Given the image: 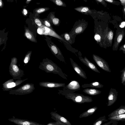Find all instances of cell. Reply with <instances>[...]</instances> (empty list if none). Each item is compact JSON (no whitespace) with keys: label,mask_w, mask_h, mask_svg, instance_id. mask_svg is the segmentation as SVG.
Returning a JSON list of instances; mask_svg holds the SVG:
<instances>
[{"label":"cell","mask_w":125,"mask_h":125,"mask_svg":"<svg viewBox=\"0 0 125 125\" xmlns=\"http://www.w3.org/2000/svg\"><path fill=\"white\" fill-rule=\"evenodd\" d=\"M39 68L46 73L57 74L62 78L67 80V76L63 73L62 69L55 63L47 58L43 59L40 63Z\"/></svg>","instance_id":"6da1fadb"},{"label":"cell","mask_w":125,"mask_h":125,"mask_svg":"<svg viewBox=\"0 0 125 125\" xmlns=\"http://www.w3.org/2000/svg\"><path fill=\"white\" fill-rule=\"evenodd\" d=\"M58 94L65 96L67 99L71 100L76 103L82 104L90 103L93 101L92 97H90L76 93L68 90H58Z\"/></svg>","instance_id":"7a4b0ae2"},{"label":"cell","mask_w":125,"mask_h":125,"mask_svg":"<svg viewBox=\"0 0 125 125\" xmlns=\"http://www.w3.org/2000/svg\"><path fill=\"white\" fill-rule=\"evenodd\" d=\"M18 61L15 57L12 58L9 65V71L10 74L14 80H21L24 75V71L19 67L17 65Z\"/></svg>","instance_id":"3957f363"},{"label":"cell","mask_w":125,"mask_h":125,"mask_svg":"<svg viewBox=\"0 0 125 125\" xmlns=\"http://www.w3.org/2000/svg\"><path fill=\"white\" fill-rule=\"evenodd\" d=\"M35 88L32 83H27L16 89H12L9 92L10 94L22 95L32 93Z\"/></svg>","instance_id":"277c9868"},{"label":"cell","mask_w":125,"mask_h":125,"mask_svg":"<svg viewBox=\"0 0 125 125\" xmlns=\"http://www.w3.org/2000/svg\"><path fill=\"white\" fill-rule=\"evenodd\" d=\"M28 78L23 80H17L14 81L13 78L10 79L2 84V89L4 91H9L12 90V88L18 86L27 80Z\"/></svg>","instance_id":"5b68a950"},{"label":"cell","mask_w":125,"mask_h":125,"mask_svg":"<svg viewBox=\"0 0 125 125\" xmlns=\"http://www.w3.org/2000/svg\"><path fill=\"white\" fill-rule=\"evenodd\" d=\"M93 57L96 63L102 69L107 72H111V70L110 69L108 63L104 60L94 54H93Z\"/></svg>","instance_id":"8992f818"},{"label":"cell","mask_w":125,"mask_h":125,"mask_svg":"<svg viewBox=\"0 0 125 125\" xmlns=\"http://www.w3.org/2000/svg\"><path fill=\"white\" fill-rule=\"evenodd\" d=\"M8 120L17 125H45L28 120L16 118L14 116L9 119Z\"/></svg>","instance_id":"52a82bcc"},{"label":"cell","mask_w":125,"mask_h":125,"mask_svg":"<svg viewBox=\"0 0 125 125\" xmlns=\"http://www.w3.org/2000/svg\"><path fill=\"white\" fill-rule=\"evenodd\" d=\"M51 118L61 125H72L67 119L55 112L50 113Z\"/></svg>","instance_id":"ba28073f"},{"label":"cell","mask_w":125,"mask_h":125,"mask_svg":"<svg viewBox=\"0 0 125 125\" xmlns=\"http://www.w3.org/2000/svg\"><path fill=\"white\" fill-rule=\"evenodd\" d=\"M118 93L116 89L111 88L108 96L107 106H111L116 101L117 98Z\"/></svg>","instance_id":"9c48e42d"},{"label":"cell","mask_w":125,"mask_h":125,"mask_svg":"<svg viewBox=\"0 0 125 125\" xmlns=\"http://www.w3.org/2000/svg\"><path fill=\"white\" fill-rule=\"evenodd\" d=\"M39 85L42 87L47 88L64 87L65 86L64 83H57L47 81L42 82L39 83Z\"/></svg>","instance_id":"30bf717a"},{"label":"cell","mask_w":125,"mask_h":125,"mask_svg":"<svg viewBox=\"0 0 125 125\" xmlns=\"http://www.w3.org/2000/svg\"><path fill=\"white\" fill-rule=\"evenodd\" d=\"M125 34V32L123 30L119 31L116 33L113 46V50L117 51V50L119 44L122 41Z\"/></svg>","instance_id":"8fae6325"},{"label":"cell","mask_w":125,"mask_h":125,"mask_svg":"<svg viewBox=\"0 0 125 125\" xmlns=\"http://www.w3.org/2000/svg\"><path fill=\"white\" fill-rule=\"evenodd\" d=\"M70 60L71 64L73 68L77 73L81 77L84 79H86L87 77L85 72L78 64L75 62L71 58Z\"/></svg>","instance_id":"7c38bea8"},{"label":"cell","mask_w":125,"mask_h":125,"mask_svg":"<svg viewBox=\"0 0 125 125\" xmlns=\"http://www.w3.org/2000/svg\"><path fill=\"white\" fill-rule=\"evenodd\" d=\"M80 61L88 68L94 71L100 73V72L98 70L96 66L92 62L86 57L84 58L81 56L79 57Z\"/></svg>","instance_id":"4fadbf2b"},{"label":"cell","mask_w":125,"mask_h":125,"mask_svg":"<svg viewBox=\"0 0 125 125\" xmlns=\"http://www.w3.org/2000/svg\"><path fill=\"white\" fill-rule=\"evenodd\" d=\"M80 85L77 81H73L63 87V90H68L73 92L80 90Z\"/></svg>","instance_id":"5bb4252c"},{"label":"cell","mask_w":125,"mask_h":125,"mask_svg":"<svg viewBox=\"0 0 125 125\" xmlns=\"http://www.w3.org/2000/svg\"><path fill=\"white\" fill-rule=\"evenodd\" d=\"M41 28L42 30V34L52 36L64 41L62 38L61 37L55 32L50 28L44 26Z\"/></svg>","instance_id":"9a60e30c"},{"label":"cell","mask_w":125,"mask_h":125,"mask_svg":"<svg viewBox=\"0 0 125 125\" xmlns=\"http://www.w3.org/2000/svg\"><path fill=\"white\" fill-rule=\"evenodd\" d=\"M125 114V105H121L108 115V117Z\"/></svg>","instance_id":"2e32d148"},{"label":"cell","mask_w":125,"mask_h":125,"mask_svg":"<svg viewBox=\"0 0 125 125\" xmlns=\"http://www.w3.org/2000/svg\"><path fill=\"white\" fill-rule=\"evenodd\" d=\"M97 109V107L94 106L88 109L80 115L79 118L86 117L91 115L95 112Z\"/></svg>","instance_id":"e0dca14e"},{"label":"cell","mask_w":125,"mask_h":125,"mask_svg":"<svg viewBox=\"0 0 125 125\" xmlns=\"http://www.w3.org/2000/svg\"><path fill=\"white\" fill-rule=\"evenodd\" d=\"M83 91L87 94L95 95L100 94L101 93V91L94 88H87L84 89Z\"/></svg>","instance_id":"ac0fdd59"},{"label":"cell","mask_w":125,"mask_h":125,"mask_svg":"<svg viewBox=\"0 0 125 125\" xmlns=\"http://www.w3.org/2000/svg\"><path fill=\"white\" fill-rule=\"evenodd\" d=\"M81 86L83 88L88 87L101 88L103 87L104 85L99 82H94L89 84H84L82 85Z\"/></svg>","instance_id":"d6986e66"},{"label":"cell","mask_w":125,"mask_h":125,"mask_svg":"<svg viewBox=\"0 0 125 125\" xmlns=\"http://www.w3.org/2000/svg\"><path fill=\"white\" fill-rule=\"evenodd\" d=\"M24 35L26 38L30 41L33 42H36L33 34L28 29H26L25 30Z\"/></svg>","instance_id":"ffe728a7"},{"label":"cell","mask_w":125,"mask_h":125,"mask_svg":"<svg viewBox=\"0 0 125 125\" xmlns=\"http://www.w3.org/2000/svg\"><path fill=\"white\" fill-rule=\"evenodd\" d=\"M108 119L112 120L117 121H125V114L118 115L109 117Z\"/></svg>","instance_id":"44dd1931"},{"label":"cell","mask_w":125,"mask_h":125,"mask_svg":"<svg viewBox=\"0 0 125 125\" xmlns=\"http://www.w3.org/2000/svg\"><path fill=\"white\" fill-rule=\"evenodd\" d=\"M105 116L100 117L94 123L93 125H102L105 122L107 121Z\"/></svg>","instance_id":"7402d4cb"},{"label":"cell","mask_w":125,"mask_h":125,"mask_svg":"<svg viewBox=\"0 0 125 125\" xmlns=\"http://www.w3.org/2000/svg\"><path fill=\"white\" fill-rule=\"evenodd\" d=\"M31 52V51L29 52L25 55L23 60V62L24 63V66L26 65L29 61L30 60Z\"/></svg>","instance_id":"603a6c76"},{"label":"cell","mask_w":125,"mask_h":125,"mask_svg":"<svg viewBox=\"0 0 125 125\" xmlns=\"http://www.w3.org/2000/svg\"><path fill=\"white\" fill-rule=\"evenodd\" d=\"M75 9L79 12L83 13H87L89 12V8L86 7H81L77 8Z\"/></svg>","instance_id":"cb8c5ba5"},{"label":"cell","mask_w":125,"mask_h":125,"mask_svg":"<svg viewBox=\"0 0 125 125\" xmlns=\"http://www.w3.org/2000/svg\"><path fill=\"white\" fill-rule=\"evenodd\" d=\"M122 73L121 76V83L124 85H125V67L120 71Z\"/></svg>","instance_id":"d4e9b609"},{"label":"cell","mask_w":125,"mask_h":125,"mask_svg":"<svg viewBox=\"0 0 125 125\" xmlns=\"http://www.w3.org/2000/svg\"><path fill=\"white\" fill-rule=\"evenodd\" d=\"M114 34L113 31H109L107 35V38L110 42H111L113 38Z\"/></svg>","instance_id":"484cf974"},{"label":"cell","mask_w":125,"mask_h":125,"mask_svg":"<svg viewBox=\"0 0 125 125\" xmlns=\"http://www.w3.org/2000/svg\"><path fill=\"white\" fill-rule=\"evenodd\" d=\"M117 121L111 120L110 121L107 123L103 124L102 125H117Z\"/></svg>","instance_id":"4316f807"},{"label":"cell","mask_w":125,"mask_h":125,"mask_svg":"<svg viewBox=\"0 0 125 125\" xmlns=\"http://www.w3.org/2000/svg\"><path fill=\"white\" fill-rule=\"evenodd\" d=\"M48 9V8H39L36 10L35 12L38 14H40L46 11Z\"/></svg>","instance_id":"83f0119b"},{"label":"cell","mask_w":125,"mask_h":125,"mask_svg":"<svg viewBox=\"0 0 125 125\" xmlns=\"http://www.w3.org/2000/svg\"><path fill=\"white\" fill-rule=\"evenodd\" d=\"M104 0L108 3H112L113 4H114L115 5H119L120 4V2L119 1H115L114 0Z\"/></svg>","instance_id":"f1b7e54d"},{"label":"cell","mask_w":125,"mask_h":125,"mask_svg":"<svg viewBox=\"0 0 125 125\" xmlns=\"http://www.w3.org/2000/svg\"><path fill=\"white\" fill-rule=\"evenodd\" d=\"M52 21L53 23L55 25L58 24L59 22V19L57 18H53L52 19Z\"/></svg>","instance_id":"f546056e"},{"label":"cell","mask_w":125,"mask_h":125,"mask_svg":"<svg viewBox=\"0 0 125 125\" xmlns=\"http://www.w3.org/2000/svg\"><path fill=\"white\" fill-rule=\"evenodd\" d=\"M34 22L38 26H40L42 25L41 21L37 18H35L34 20Z\"/></svg>","instance_id":"4dcf8cb0"},{"label":"cell","mask_w":125,"mask_h":125,"mask_svg":"<svg viewBox=\"0 0 125 125\" xmlns=\"http://www.w3.org/2000/svg\"><path fill=\"white\" fill-rule=\"evenodd\" d=\"M83 30V29L82 27L79 26L76 29L75 32L76 33H79L82 31Z\"/></svg>","instance_id":"1f68e13d"},{"label":"cell","mask_w":125,"mask_h":125,"mask_svg":"<svg viewBox=\"0 0 125 125\" xmlns=\"http://www.w3.org/2000/svg\"><path fill=\"white\" fill-rule=\"evenodd\" d=\"M53 1H54L56 4L58 6H61L63 4L62 2L60 0H56Z\"/></svg>","instance_id":"d6a6232c"},{"label":"cell","mask_w":125,"mask_h":125,"mask_svg":"<svg viewBox=\"0 0 125 125\" xmlns=\"http://www.w3.org/2000/svg\"><path fill=\"white\" fill-rule=\"evenodd\" d=\"M94 39L95 40L98 42H99L101 40V37L99 35L96 34L94 36Z\"/></svg>","instance_id":"836d02e7"},{"label":"cell","mask_w":125,"mask_h":125,"mask_svg":"<svg viewBox=\"0 0 125 125\" xmlns=\"http://www.w3.org/2000/svg\"><path fill=\"white\" fill-rule=\"evenodd\" d=\"M119 50L122 51L123 53L125 54V44L123 45L120 47Z\"/></svg>","instance_id":"e575fe53"},{"label":"cell","mask_w":125,"mask_h":125,"mask_svg":"<svg viewBox=\"0 0 125 125\" xmlns=\"http://www.w3.org/2000/svg\"><path fill=\"white\" fill-rule=\"evenodd\" d=\"M46 125H61L58 122H52L50 123L47 124Z\"/></svg>","instance_id":"d590c367"},{"label":"cell","mask_w":125,"mask_h":125,"mask_svg":"<svg viewBox=\"0 0 125 125\" xmlns=\"http://www.w3.org/2000/svg\"><path fill=\"white\" fill-rule=\"evenodd\" d=\"M96 1L101 3L105 7L106 6L107 4L104 1V0H97Z\"/></svg>","instance_id":"8d00e7d4"},{"label":"cell","mask_w":125,"mask_h":125,"mask_svg":"<svg viewBox=\"0 0 125 125\" xmlns=\"http://www.w3.org/2000/svg\"><path fill=\"white\" fill-rule=\"evenodd\" d=\"M37 32L40 34H42L43 31L42 28H38L37 30Z\"/></svg>","instance_id":"74e56055"},{"label":"cell","mask_w":125,"mask_h":125,"mask_svg":"<svg viewBox=\"0 0 125 125\" xmlns=\"http://www.w3.org/2000/svg\"><path fill=\"white\" fill-rule=\"evenodd\" d=\"M44 24L47 27H50L51 25L49 22L47 20H45L44 21Z\"/></svg>","instance_id":"f35d334b"},{"label":"cell","mask_w":125,"mask_h":125,"mask_svg":"<svg viewBox=\"0 0 125 125\" xmlns=\"http://www.w3.org/2000/svg\"><path fill=\"white\" fill-rule=\"evenodd\" d=\"M64 37L66 40L67 41H69L70 39L69 35L67 33H66L65 34Z\"/></svg>","instance_id":"ab89813d"},{"label":"cell","mask_w":125,"mask_h":125,"mask_svg":"<svg viewBox=\"0 0 125 125\" xmlns=\"http://www.w3.org/2000/svg\"><path fill=\"white\" fill-rule=\"evenodd\" d=\"M119 27L122 28L125 27V21L122 22L119 25Z\"/></svg>","instance_id":"60d3db41"},{"label":"cell","mask_w":125,"mask_h":125,"mask_svg":"<svg viewBox=\"0 0 125 125\" xmlns=\"http://www.w3.org/2000/svg\"><path fill=\"white\" fill-rule=\"evenodd\" d=\"M22 12L24 15L26 16L28 13V11L26 9H24L22 10Z\"/></svg>","instance_id":"b9f144b4"},{"label":"cell","mask_w":125,"mask_h":125,"mask_svg":"<svg viewBox=\"0 0 125 125\" xmlns=\"http://www.w3.org/2000/svg\"><path fill=\"white\" fill-rule=\"evenodd\" d=\"M121 5L124 6H125V0H119Z\"/></svg>","instance_id":"7bdbcfd3"},{"label":"cell","mask_w":125,"mask_h":125,"mask_svg":"<svg viewBox=\"0 0 125 125\" xmlns=\"http://www.w3.org/2000/svg\"><path fill=\"white\" fill-rule=\"evenodd\" d=\"M3 3L2 0H0V8H2L3 6Z\"/></svg>","instance_id":"ee69618b"},{"label":"cell","mask_w":125,"mask_h":125,"mask_svg":"<svg viewBox=\"0 0 125 125\" xmlns=\"http://www.w3.org/2000/svg\"><path fill=\"white\" fill-rule=\"evenodd\" d=\"M123 13L125 15V6H123Z\"/></svg>","instance_id":"f6af8a7d"},{"label":"cell","mask_w":125,"mask_h":125,"mask_svg":"<svg viewBox=\"0 0 125 125\" xmlns=\"http://www.w3.org/2000/svg\"><path fill=\"white\" fill-rule=\"evenodd\" d=\"M31 1V0H27L26 2V3L27 4H28Z\"/></svg>","instance_id":"bcb514c9"}]
</instances>
